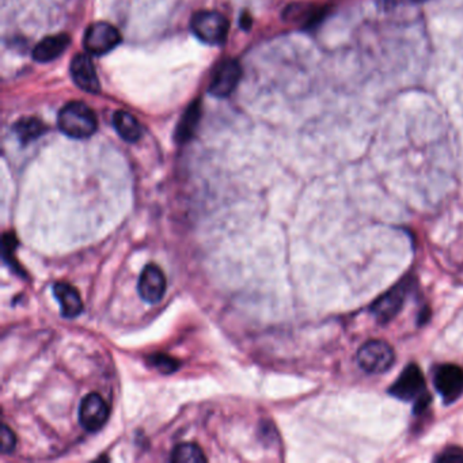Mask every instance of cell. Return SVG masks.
Returning a JSON list of instances; mask_svg holds the SVG:
<instances>
[{
	"label": "cell",
	"instance_id": "d6986e66",
	"mask_svg": "<svg viewBox=\"0 0 463 463\" xmlns=\"http://www.w3.org/2000/svg\"><path fill=\"white\" fill-rule=\"evenodd\" d=\"M17 445V438L14 435V432L7 427L3 426L1 427V452L3 454H11L16 450Z\"/></svg>",
	"mask_w": 463,
	"mask_h": 463
},
{
	"label": "cell",
	"instance_id": "3957f363",
	"mask_svg": "<svg viewBox=\"0 0 463 463\" xmlns=\"http://www.w3.org/2000/svg\"><path fill=\"white\" fill-rule=\"evenodd\" d=\"M195 36L208 45H220L229 33V20L216 11H200L191 22Z\"/></svg>",
	"mask_w": 463,
	"mask_h": 463
},
{
	"label": "cell",
	"instance_id": "5b68a950",
	"mask_svg": "<svg viewBox=\"0 0 463 463\" xmlns=\"http://www.w3.org/2000/svg\"><path fill=\"white\" fill-rule=\"evenodd\" d=\"M121 42L120 32L107 22H95L90 25L85 33L83 44L88 54L102 56L113 51Z\"/></svg>",
	"mask_w": 463,
	"mask_h": 463
},
{
	"label": "cell",
	"instance_id": "8fae6325",
	"mask_svg": "<svg viewBox=\"0 0 463 463\" xmlns=\"http://www.w3.org/2000/svg\"><path fill=\"white\" fill-rule=\"evenodd\" d=\"M71 76L79 89L91 94L100 92V79L89 54H79L72 59Z\"/></svg>",
	"mask_w": 463,
	"mask_h": 463
},
{
	"label": "cell",
	"instance_id": "2e32d148",
	"mask_svg": "<svg viewBox=\"0 0 463 463\" xmlns=\"http://www.w3.org/2000/svg\"><path fill=\"white\" fill-rule=\"evenodd\" d=\"M14 132H16L19 142L26 144L32 140H36L37 138H40L42 133H45V125L35 117L20 119L18 123L14 125Z\"/></svg>",
	"mask_w": 463,
	"mask_h": 463
},
{
	"label": "cell",
	"instance_id": "7a4b0ae2",
	"mask_svg": "<svg viewBox=\"0 0 463 463\" xmlns=\"http://www.w3.org/2000/svg\"><path fill=\"white\" fill-rule=\"evenodd\" d=\"M395 361L394 349L386 341L371 339L360 347L357 363L368 374H383L389 371Z\"/></svg>",
	"mask_w": 463,
	"mask_h": 463
},
{
	"label": "cell",
	"instance_id": "7c38bea8",
	"mask_svg": "<svg viewBox=\"0 0 463 463\" xmlns=\"http://www.w3.org/2000/svg\"><path fill=\"white\" fill-rule=\"evenodd\" d=\"M54 295L60 304L63 317L76 318L83 311L82 298L76 291V288H73L71 284L64 282H57L54 285Z\"/></svg>",
	"mask_w": 463,
	"mask_h": 463
},
{
	"label": "cell",
	"instance_id": "ba28073f",
	"mask_svg": "<svg viewBox=\"0 0 463 463\" xmlns=\"http://www.w3.org/2000/svg\"><path fill=\"white\" fill-rule=\"evenodd\" d=\"M242 76V68L236 60H224L217 66L215 70L211 85H210V92L217 97L224 98L229 97L235 88L238 86Z\"/></svg>",
	"mask_w": 463,
	"mask_h": 463
},
{
	"label": "cell",
	"instance_id": "277c9868",
	"mask_svg": "<svg viewBox=\"0 0 463 463\" xmlns=\"http://www.w3.org/2000/svg\"><path fill=\"white\" fill-rule=\"evenodd\" d=\"M392 397L401 401L417 402L429 392L426 389V378L417 364H409L389 389Z\"/></svg>",
	"mask_w": 463,
	"mask_h": 463
},
{
	"label": "cell",
	"instance_id": "52a82bcc",
	"mask_svg": "<svg viewBox=\"0 0 463 463\" xmlns=\"http://www.w3.org/2000/svg\"><path fill=\"white\" fill-rule=\"evenodd\" d=\"M109 407L97 392L88 394L79 407V423L88 432H97L107 424Z\"/></svg>",
	"mask_w": 463,
	"mask_h": 463
},
{
	"label": "cell",
	"instance_id": "6da1fadb",
	"mask_svg": "<svg viewBox=\"0 0 463 463\" xmlns=\"http://www.w3.org/2000/svg\"><path fill=\"white\" fill-rule=\"evenodd\" d=\"M60 131L72 139H86L97 131V117L83 102H68L57 116Z\"/></svg>",
	"mask_w": 463,
	"mask_h": 463
},
{
	"label": "cell",
	"instance_id": "9c48e42d",
	"mask_svg": "<svg viewBox=\"0 0 463 463\" xmlns=\"http://www.w3.org/2000/svg\"><path fill=\"white\" fill-rule=\"evenodd\" d=\"M138 291L145 303L161 302L166 292V277L161 267L155 264L145 265L138 283Z\"/></svg>",
	"mask_w": 463,
	"mask_h": 463
},
{
	"label": "cell",
	"instance_id": "ac0fdd59",
	"mask_svg": "<svg viewBox=\"0 0 463 463\" xmlns=\"http://www.w3.org/2000/svg\"><path fill=\"white\" fill-rule=\"evenodd\" d=\"M152 367L158 368L162 374H172L179 368V361L167 355H155L151 356Z\"/></svg>",
	"mask_w": 463,
	"mask_h": 463
},
{
	"label": "cell",
	"instance_id": "ffe728a7",
	"mask_svg": "<svg viewBox=\"0 0 463 463\" xmlns=\"http://www.w3.org/2000/svg\"><path fill=\"white\" fill-rule=\"evenodd\" d=\"M435 461L445 463L463 462V452L461 450L451 448V450L445 451L443 454H440Z\"/></svg>",
	"mask_w": 463,
	"mask_h": 463
},
{
	"label": "cell",
	"instance_id": "7402d4cb",
	"mask_svg": "<svg viewBox=\"0 0 463 463\" xmlns=\"http://www.w3.org/2000/svg\"><path fill=\"white\" fill-rule=\"evenodd\" d=\"M411 1H416V3H420V1H424V0H411Z\"/></svg>",
	"mask_w": 463,
	"mask_h": 463
},
{
	"label": "cell",
	"instance_id": "4fadbf2b",
	"mask_svg": "<svg viewBox=\"0 0 463 463\" xmlns=\"http://www.w3.org/2000/svg\"><path fill=\"white\" fill-rule=\"evenodd\" d=\"M70 44V37L64 33L41 40L33 49V59L40 63H48L57 59Z\"/></svg>",
	"mask_w": 463,
	"mask_h": 463
},
{
	"label": "cell",
	"instance_id": "8992f818",
	"mask_svg": "<svg viewBox=\"0 0 463 463\" xmlns=\"http://www.w3.org/2000/svg\"><path fill=\"white\" fill-rule=\"evenodd\" d=\"M433 385L445 404L455 402L463 395L462 367L455 364L440 366L433 376Z\"/></svg>",
	"mask_w": 463,
	"mask_h": 463
},
{
	"label": "cell",
	"instance_id": "e0dca14e",
	"mask_svg": "<svg viewBox=\"0 0 463 463\" xmlns=\"http://www.w3.org/2000/svg\"><path fill=\"white\" fill-rule=\"evenodd\" d=\"M170 459L173 462H205L207 457L203 450L195 443L179 445L172 452Z\"/></svg>",
	"mask_w": 463,
	"mask_h": 463
},
{
	"label": "cell",
	"instance_id": "44dd1931",
	"mask_svg": "<svg viewBox=\"0 0 463 463\" xmlns=\"http://www.w3.org/2000/svg\"><path fill=\"white\" fill-rule=\"evenodd\" d=\"M242 22H243V25H245V28L248 29L249 28L250 25V18L246 16V14H243V17H242Z\"/></svg>",
	"mask_w": 463,
	"mask_h": 463
},
{
	"label": "cell",
	"instance_id": "30bf717a",
	"mask_svg": "<svg viewBox=\"0 0 463 463\" xmlns=\"http://www.w3.org/2000/svg\"><path fill=\"white\" fill-rule=\"evenodd\" d=\"M407 287L404 284L397 285L392 288L389 292L382 295L379 299L375 301L371 306V313L380 323H387L401 311L405 296H407Z\"/></svg>",
	"mask_w": 463,
	"mask_h": 463
},
{
	"label": "cell",
	"instance_id": "5bb4252c",
	"mask_svg": "<svg viewBox=\"0 0 463 463\" xmlns=\"http://www.w3.org/2000/svg\"><path fill=\"white\" fill-rule=\"evenodd\" d=\"M113 124L117 133L124 139L125 142H138L142 138V126L138 120L128 112L119 110L113 116Z\"/></svg>",
	"mask_w": 463,
	"mask_h": 463
},
{
	"label": "cell",
	"instance_id": "9a60e30c",
	"mask_svg": "<svg viewBox=\"0 0 463 463\" xmlns=\"http://www.w3.org/2000/svg\"><path fill=\"white\" fill-rule=\"evenodd\" d=\"M200 114H201L200 101H195L191 107L185 110L179 126H177V133H176V138L179 143L186 142L192 138V135L196 131Z\"/></svg>",
	"mask_w": 463,
	"mask_h": 463
}]
</instances>
